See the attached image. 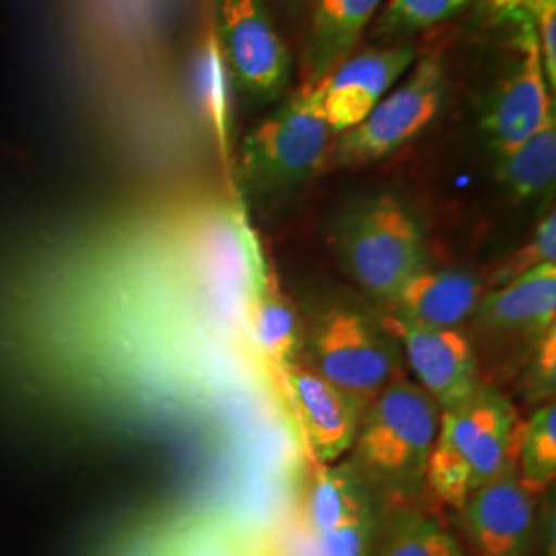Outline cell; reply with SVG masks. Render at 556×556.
<instances>
[{
  "mask_svg": "<svg viewBox=\"0 0 556 556\" xmlns=\"http://www.w3.org/2000/svg\"><path fill=\"white\" fill-rule=\"evenodd\" d=\"M441 410L415 383L394 379L374 397L358 425L355 468L388 493H415L427 482Z\"/></svg>",
  "mask_w": 556,
  "mask_h": 556,
  "instance_id": "obj_1",
  "label": "cell"
},
{
  "mask_svg": "<svg viewBox=\"0 0 556 556\" xmlns=\"http://www.w3.org/2000/svg\"><path fill=\"white\" fill-rule=\"evenodd\" d=\"M321 80L303 85L260 119L239 147L238 176L252 197H277L318 174L330 153Z\"/></svg>",
  "mask_w": 556,
  "mask_h": 556,
  "instance_id": "obj_2",
  "label": "cell"
},
{
  "mask_svg": "<svg viewBox=\"0 0 556 556\" xmlns=\"http://www.w3.org/2000/svg\"><path fill=\"white\" fill-rule=\"evenodd\" d=\"M516 413L493 388L441 413L427 482L441 501L462 509L468 497L509 466Z\"/></svg>",
  "mask_w": 556,
  "mask_h": 556,
  "instance_id": "obj_3",
  "label": "cell"
},
{
  "mask_svg": "<svg viewBox=\"0 0 556 556\" xmlns=\"http://www.w3.org/2000/svg\"><path fill=\"white\" fill-rule=\"evenodd\" d=\"M338 254L374 298L394 301L397 291L427 268L425 233L406 202L379 194L351 206L334 229Z\"/></svg>",
  "mask_w": 556,
  "mask_h": 556,
  "instance_id": "obj_4",
  "label": "cell"
},
{
  "mask_svg": "<svg viewBox=\"0 0 556 556\" xmlns=\"http://www.w3.org/2000/svg\"><path fill=\"white\" fill-rule=\"evenodd\" d=\"M445 93V66L431 52L413 64L402 83L379 101L367 118L338 135L328 157L342 167H353L392 155L438 118Z\"/></svg>",
  "mask_w": 556,
  "mask_h": 556,
  "instance_id": "obj_5",
  "label": "cell"
},
{
  "mask_svg": "<svg viewBox=\"0 0 556 556\" xmlns=\"http://www.w3.org/2000/svg\"><path fill=\"white\" fill-rule=\"evenodd\" d=\"M307 353L309 369L365 406L396 374V344L357 309L334 307L316 318L307 334Z\"/></svg>",
  "mask_w": 556,
  "mask_h": 556,
  "instance_id": "obj_6",
  "label": "cell"
},
{
  "mask_svg": "<svg viewBox=\"0 0 556 556\" xmlns=\"http://www.w3.org/2000/svg\"><path fill=\"white\" fill-rule=\"evenodd\" d=\"M215 29L239 89L254 103L277 101L289 85L291 54L266 0H217Z\"/></svg>",
  "mask_w": 556,
  "mask_h": 556,
  "instance_id": "obj_7",
  "label": "cell"
},
{
  "mask_svg": "<svg viewBox=\"0 0 556 556\" xmlns=\"http://www.w3.org/2000/svg\"><path fill=\"white\" fill-rule=\"evenodd\" d=\"M521 56L486 103L482 130L497 157H505L521 142L536 135L540 126L555 116L553 96L538 50L532 15L521 23Z\"/></svg>",
  "mask_w": 556,
  "mask_h": 556,
  "instance_id": "obj_8",
  "label": "cell"
},
{
  "mask_svg": "<svg viewBox=\"0 0 556 556\" xmlns=\"http://www.w3.org/2000/svg\"><path fill=\"white\" fill-rule=\"evenodd\" d=\"M417 50L404 41L342 60L321 79V110L332 135H344L383 100L413 68Z\"/></svg>",
  "mask_w": 556,
  "mask_h": 556,
  "instance_id": "obj_9",
  "label": "cell"
},
{
  "mask_svg": "<svg viewBox=\"0 0 556 556\" xmlns=\"http://www.w3.org/2000/svg\"><path fill=\"white\" fill-rule=\"evenodd\" d=\"M392 332L402 340L418 388L438 404L441 413L454 410L477 394V357L470 338L464 332L429 328L397 316L392 321Z\"/></svg>",
  "mask_w": 556,
  "mask_h": 556,
  "instance_id": "obj_10",
  "label": "cell"
},
{
  "mask_svg": "<svg viewBox=\"0 0 556 556\" xmlns=\"http://www.w3.org/2000/svg\"><path fill=\"white\" fill-rule=\"evenodd\" d=\"M470 540L482 556H532L534 495L514 466L477 489L464 503Z\"/></svg>",
  "mask_w": 556,
  "mask_h": 556,
  "instance_id": "obj_11",
  "label": "cell"
},
{
  "mask_svg": "<svg viewBox=\"0 0 556 556\" xmlns=\"http://www.w3.org/2000/svg\"><path fill=\"white\" fill-rule=\"evenodd\" d=\"M285 390L301 433L321 464L346 454L357 438L365 404L298 363L285 374Z\"/></svg>",
  "mask_w": 556,
  "mask_h": 556,
  "instance_id": "obj_12",
  "label": "cell"
},
{
  "mask_svg": "<svg viewBox=\"0 0 556 556\" xmlns=\"http://www.w3.org/2000/svg\"><path fill=\"white\" fill-rule=\"evenodd\" d=\"M386 0H314L303 50V85H318L357 48Z\"/></svg>",
  "mask_w": 556,
  "mask_h": 556,
  "instance_id": "obj_13",
  "label": "cell"
},
{
  "mask_svg": "<svg viewBox=\"0 0 556 556\" xmlns=\"http://www.w3.org/2000/svg\"><path fill=\"white\" fill-rule=\"evenodd\" d=\"M480 326L497 332H542L555 328L556 264H542L498 285L477 307Z\"/></svg>",
  "mask_w": 556,
  "mask_h": 556,
  "instance_id": "obj_14",
  "label": "cell"
},
{
  "mask_svg": "<svg viewBox=\"0 0 556 556\" xmlns=\"http://www.w3.org/2000/svg\"><path fill=\"white\" fill-rule=\"evenodd\" d=\"M397 318L429 328H454L477 312L480 282L462 270H427L410 278L392 301Z\"/></svg>",
  "mask_w": 556,
  "mask_h": 556,
  "instance_id": "obj_15",
  "label": "cell"
},
{
  "mask_svg": "<svg viewBox=\"0 0 556 556\" xmlns=\"http://www.w3.org/2000/svg\"><path fill=\"white\" fill-rule=\"evenodd\" d=\"M250 330L254 346L280 379L295 365L299 346L298 318L278 293L273 275L248 287Z\"/></svg>",
  "mask_w": 556,
  "mask_h": 556,
  "instance_id": "obj_16",
  "label": "cell"
},
{
  "mask_svg": "<svg viewBox=\"0 0 556 556\" xmlns=\"http://www.w3.org/2000/svg\"><path fill=\"white\" fill-rule=\"evenodd\" d=\"M374 516L367 493V480L355 464H321L309 491L307 517L314 534L334 530L349 521Z\"/></svg>",
  "mask_w": 556,
  "mask_h": 556,
  "instance_id": "obj_17",
  "label": "cell"
},
{
  "mask_svg": "<svg viewBox=\"0 0 556 556\" xmlns=\"http://www.w3.org/2000/svg\"><path fill=\"white\" fill-rule=\"evenodd\" d=\"M231 73L225 54L220 50L217 29L211 27L200 46L194 64V93L200 112L206 119L213 137L219 144V153L225 165L231 157Z\"/></svg>",
  "mask_w": 556,
  "mask_h": 556,
  "instance_id": "obj_18",
  "label": "cell"
},
{
  "mask_svg": "<svg viewBox=\"0 0 556 556\" xmlns=\"http://www.w3.org/2000/svg\"><path fill=\"white\" fill-rule=\"evenodd\" d=\"M556 178V118L546 119L536 135L498 157V179L517 200L546 194Z\"/></svg>",
  "mask_w": 556,
  "mask_h": 556,
  "instance_id": "obj_19",
  "label": "cell"
},
{
  "mask_svg": "<svg viewBox=\"0 0 556 556\" xmlns=\"http://www.w3.org/2000/svg\"><path fill=\"white\" fill-rule=\"evenodd\" d=\"M374 546V556H464L456 536L420 511L396 514Z\"/></svg>",
  "mask_w": 556,
  "mask_h": 556,
  "instance_id": "obj_20",
  "label": "cell"
},
{
  "mask_svg": "<svg viewBox=\"0 0 556 556\" xmlns=\"http://www.w3.org/2000/svg\"><path fill=\"white\" fill-rule=\"evenodd\" d=\"M470 0H386L376 17L378 38H406L452 20Z\"/></svg>",
  "mask_w": 556,
  "mask_h": 556,
  "instance_id": "obj_21",
  "label": "cell"
},
{
  "mask_svg": "<svg viewBox=\"0 0 556 556\" xmlns=\"http://www.w3.org/2000/svg\"><path fill=\"white\" fill-rule=\"evenodd\" d=\"M521 482L532 491L546 486L556 475V406H542L530 420L521 441Z\"/></svg>",
  "mask_w": 556,
  "mask_h": 556,
  "instance_id": "obj_22",
  "label": "cell"
},
{
  "mask_svg": "<svg viewBox=\"0 0 556 556\" xmlns=\"http://www.w3.org/2000/svg\"><path fill=\"white\" fill-rule=\"evenodd\" d=\"M542 264H556V215L551 211L538 223L532 239L498 268L495 282L503 285Z\"/></svg>",
  "mask_w": 556,
  "mask_h": 556,
  "instance_id": "obj_23",
  "label": "cell"
},
{
  "mask_svg": "<svg viewBox=\"0 0 556 556\" xmlns=\"http://www.w3.org/2000/svg\"><path fill=\"white\" fill-rule=\"evenodd\" d=\"M376 516L363 517L338 526L334 530L314 534V548L318 556H371L376 542Z\"/></svg>",
  "mask_w": 556,
  "mask_h": 556,
  "instance_id": "obj_24",
  "label": "cell"
},
{
  "mask_svg": "<svg viewBox=\"0 0 556 556\" xmlns=\"http://www.w3.org/2000/svg\"><path fill=\"white\" fill-rule=\"evenodd\" d=\"M556 330H548L546 334H542L540 340V353H538V374L544 383H551V388H555V355H556Z\"/></svg>",
  "mask_w": 556,
  "mask_h": 556,
  "instance_id": "obj_25",
  "label": "cell"
}]
</instances>
